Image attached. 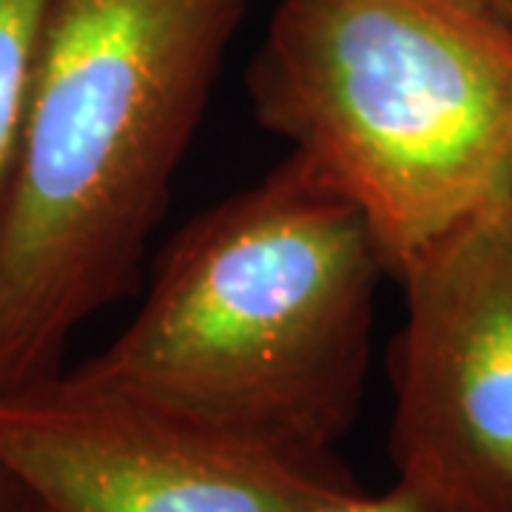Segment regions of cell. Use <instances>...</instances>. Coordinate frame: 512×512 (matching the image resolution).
Returning <instances> with one entry per match:
<instances>
[{
  "instance_id": "3957f363",
  "label": "cell",
  "mask_w": 512,
  "mask_h": 512,
  "mask_svg": "<svg viewBox=\"0 0 512 512\" xmlns=\"http://www.w3.org/2000/svg\"><path fill=\"white\" fill-rule=\"evenodd\" d=\"M245 86L390 276L512 188V23L487 0H279Z\"/></svg>"
},
{
  "instance_id": "ba28073f",
  "label": "cell",
  "mask_w": 512,
  "mask_h": 512,
  "mask_svg": "<svg viewBox=\"0 0 512 512\" xmlns=\"http://www.w3.org/2000/svg\"><path fill=\"white\" fill-rule=\"evenodd\" d=\"M0 512H43L32 495L0 467Z\"/></svg>"
},
{
  "instance_id": "7a4b0ae2",
  "label": "cell",
  "mask_w": 512,
  "mask_h": 512,
  "mask_svg": "<svg viewBox=\"0 0 512 512\" xmlns=\"http://www.w3.org/2000/svg\"><path fill=\"white\" fill-rule=\"evenodd\" d=\"M387 271L362 208L291 151L188 220L77 376L293 453H336L365 399Z\"/></svg>"
},
{
  "instance_id": "6da1fadb",
  "label": "cell",
  "mask_w": 512,
  "mask_h": 512,
  "mask_svg": "<svg viewBox=\"0 0 512 512\" xmlns=\"http://www.w3.org/2000/svg\"><path fill=\"white\" fill-rule=\"evenodd\" d=\"M248 0H49L0 208V393L134 291Z\"/></svg>"
},
{
  "instance_id": "277c9868",
  "label": "cell",
  "mask_w": 512,
  "mask_h": 512,
  "mask_svg": "<svg viewBox=\"0 0 512 512\" xmlns=\"http://www.w3.org/2000/svg\"><path fill=\"white\" fill-rule=\"evenodd\" d=\"M0 467L43 512H308L362 490L336 453H293L74 370L0 393Z\"/></svg>"
},
{
  "instance_id": "8992f818",
  "label": "cell",
  "mask_w": 512,
  "mask_h": 512,
  "mask_svg": "<svg viewBox=\"0 0 512 512\" xmlns=\"http://www.w3.org/2000/svg\"><path fill=\"white\" fill-rule=\"evenodd\" d=\"M49 0H0V208L18 160Z\"/></svg>"
},
{
  "instance_id": "9c48e42d",
  "label": "cell",
  "mask_w": 512,
  "mask_h": 512,
  "mask_svg": "<svg viewBox=\"0 0 512 512\" xmlns=\"http://www.w3.org/2000/svg\"><path fill=\"white\" fill-rule=\"evenodd\" d=\"M487 3H490L495 12L507 20V23H512V0H487Z\"/></svg>"
},
{
  "instance_id": "52a82bcc",
  "label": "cell",
  "mask_w": 512,
  "mask_h": 512,
  "mask_svg": "<svg viewBox=\"0 0 512 512\" xmlns=\"http://www.w3.org/2000/svg\"><path fill=\"white\" fill-rule=\"evenodd\" d=\"M308 512H447L441 510L436 501H430L427 495L413 490L410 484L396 481L390 490L379 495H370L365 490L333 498L328 504H319Z\"/></svg>"
},
{
  "instance_id": "5b68a950",
  "label": "cell",
  "mask_w": 512,
  "mask_h": 512,
  "mask_svg": "<svg viewBox=\"0 0 512 512\" xmlns=\"http://www.w3.org/2000/svg\"><path fill=\"white\" fill-rule=\"evenodd\" d=\"M393 279L396 481L447 512H512V188Z\"/></svg>"
}]
</instances>
